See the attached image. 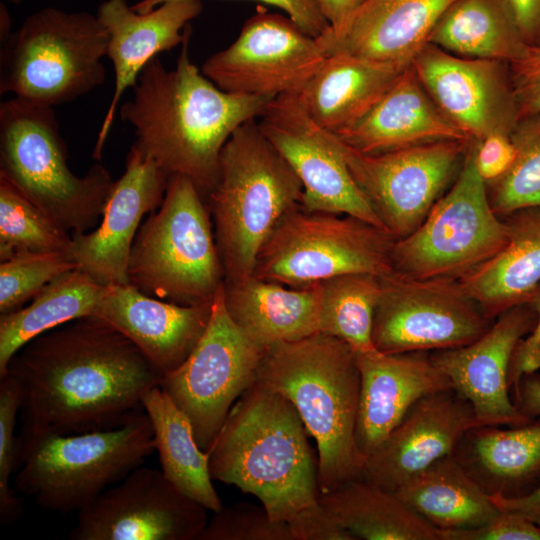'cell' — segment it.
I'll use <instances>...</instances> for the list:
<instances>
[{
    "mask_svg": "<svg viewBox=\"0 0 540 540\" xmlns=\"http://www.w3.org/2000/svg\"><path fill=\"white\" fill-rule=\"evenodd\" d=\"M67 158L53 107L16 97L1 102L0 178L67 232H88L102 217L114 180L101 163L76 176Z\"/></svg>",
    "mask_w": 540,
    "mask_h": 540,
    "instance_id": "cell-6",
    "label": "cell"
},
{
    "mask_svg": "<svg viewBox=\"0 0 540 540\" xmlns=\"http://www.w3.org/2000/svg\"><path fill=\"white\" fill-rule=\"evenodd\" d=\"M108 41L97 15L40 9L2 45L0 93L50 107L74 101L105 82Z\"/></svg>",
    "mask_w": 540,
    "mask_h": 540,
    "instance_id": "cell-9",
    "label": "cell"
},
{
    "mask_svg": "<svg viewBox=\"0 0 540 540\" xmlns=\"http://www.w3.org/2000/svg\"><path fill=\"white\" fill-rule=\"evenodd\" d=\"M207 509L162 470L137 467L78 511L72 540H198Z\"/></svg>",
    "mask_w": 540,
    "mask_h": 540,
    "instance_id": "cell-17",
    "label": "cell"
},
{
    "mask_svg": "<svg viewBox=\"0 0 540 540\" xmlns=\"http://www.w3.org/2000/svg\"><path fill=\"white\" fill-rule=\"evenodd\" d=\"M316 285L319 293L318 331L344 341L354 353L376 349L372 328L381 289L380 276L348 273Z\"/></svg>",
    "mask_w": 540,
    "mask_h": 540,
    "instance_id": "cell-35",
    "label": "cell"
},
{
    "mask_svg": "<svg viewBox=\"0 0 540 540\" xmlns=\"http://www.w3.org/2000/svg\"><path fill=\"white\" fill-rule=\"evenodd\" d=\"M259 118L263 135L302 182L304 210L351 215L386 231L351 175L335 135L309 116L298 95L272 99Z\"/></svg>",
    "mask_w": 540,
    "mask_h": 540,
    "instance_id": "cell-16",
    "label": "cell"
},
{
    "mask_svg": "<svg viewBox=\"0 0 540 540\" xmlns=\"http://www.w3.org/2000/svg\"><path fill=\"white\" fill-rule=\"evenodd\" d=\"M293 540H355V536L317 500L287 521Z\"/></svg>",
    "mask_w": 540,
    "mask_h": 540,
    "instance_id": "cell-44",
    "label": "cell"
},
{
    "mask_svg": "<svg viewBox=\"0 0 540 540\" xmlns=\"http://www.w3.org/2000/svg\"><path fill=\"white\" fill-rule=\"evenodd\" d=\"M535 322L531 307L521 304L498 316L472 343L431 354L452 388L469 402L482 427H519L533 421L511 401L508 389L514 351Z\"/></svg>",
    "mask_w": 540,
    "mask_h": 540,
    "instance_id": "cell-20",
    "label": "cell"
},
{
    "mask_svg": "<svg viewBox=\"0 0 540 540\" xmlns=\"http://www.w3.org/2000/svg\"><path fill=\"white\" fill-rule=\"evenodd\" d=\"M212 219L194 183L170 175L163 202L140 226L130 253L129 284L181 305L213 302L224 283Z\"/></svg>",
    "mask_w": 540,
    "mask_h": 540,
    "instance_id": "cell-7",
    "label": "cell"
},
{
    "mask_svg": "<svg viewBox=\"0 0 540 540\" xmlns=\"http://www.w3.org/2000/svg\"><path fill=\"white\" fill-rule=\"evenodd\" d=\"M503 219L504 247L459 279L490 320L527 303L540 284V206L517 210Z\"/></svg>",
    "mask_w": 540,
    "mask_h": 540,
    "instance_id": "cell-28",
    "label": "cell"
},
{
    "mask_svg": "<svg viewBox=\"0 0 540 540\" xmlns=\"http://www.w3.org/2000/svg\"><path fill=\"white\" fill-rule=\"evenodd\" d=\"M15 5H19L21 3L22 0H7Z\"/></svg>",
    "mask_w": 540,
    "mask_h": 540,
    "instance_id": "cell-53",
    "label": "cell"
},
{
    "mask_svg": "<svg viewBox=\"0 0 540 540\" xmlns=\"http://www.w3.org/2000/svg\"><path fill=\"white\" fill-rule=\"evenodd\" d=\"M223 288L225 307L233 322L263 347L319 332L316 284L298 289L249 275L224 282Z\"/></svg>",
    "mask_w": 540,
    "mask_h": 540,
    "instance_id": "cell-29",
    "label": "cell"
},
{
    "mask_svg": "<svg viewBox=\"0 0 540 540\" xmlns=\"http://www.w3.org/2000/svg\"><path fill=\"white\" fill-rule=\"evenodd\" d=\"M372 341L383 353L438 351L472 343L491 326L457 279L380 276Z\"/></svg>",
    "mask_w": 540,
    "mask_h": 540,
    "instance_id": "cell-13",
    "label": "cell"
},
{
    "mask_svg": "<svg viewBox=\"0 0 540 540\" xmlns=\"http://www.w3.org/2000/svg\"><path fill=\"white\" fill-rule=\"evenodd\" d=\"M507 242L504 219L491 207L470 140L454 183L422 223L392 247L393 268L415 278L461 279Z\"/></svg>",
    "mask_w": 540,
    "mask_h": 540,
    "instance_id": "cell-11",
    "label": "cell"
},
{
    "mask_svg": "<svg viewBox=\"0 0 540 540\" xmlns=\"http://www.w3.org/2000/svg\"><path fill=\"white\" fill-rule=\"evenodd\" d=\"M256 381L285 396L316 441L319 492L362 478L364 459L355 441L360 372L347 343L317 332L271 345Z\"/></svg>",
    "mask_w": 540,
    "mask_h": 540,
    "instance_id": "cell-4",
    "label": "cell"
},
{
    "mask_svg": "<svg viewBox=\"0 0 540 540\" xmlns=\"http://www.w3.org/2000/svg\"><path fill=\"white\" fill-rule=\"evenodd\" d=\"M480 466L502 481L524 480L540 470V419L512 429H474Z\"/></svg>",
    "mask_w": 540,
    "mask_h": 540,
    "instance_id": "cell-38",
    "label": "cell"
},
{
    "mask_svg": "<svg viewBox=\"0 0 540 540\" xmlns=\"http://www.w3.org/2000/svg\"><path fill=\"white\" fill-rule=\"evenodd\" d=\"M105 289L75 268L50 281L27 305L0 314V377L27 342L64 323L93 315Z\"/></svg>",
    "mask_w": 540,
    "mask_h": 540,
    "instance_id": "cell-34",
    "label": "cell"
},
{
    "mask_svg": "<svg viewBox=\"0 0 540 540\" xmlns=\"http://www.w3.org/2000/svg\"><path fill=\"white\" fill-rule=\"evenodd\" d=\"M427 43L458 56L506 63L526 44L509 0H455Z\"/></svg>",
    "mask_w": 540,
    "mask_h": 540,
    "instance_id": "cell-33",
    "label": "cell"
},
{
    "mask_svg": "<svg viewBox=\"0 0 540 540\" xmlns=\"http://www.w3.org/2000/svg\"><path fill=\"white\" fill-rule=\"evenodd\" d=\"M203 10L200 0H172L138 13L126 0H105L97 17L106 28L107 56L113 65L114 90L101 124L92 157L100 161L118 104L146 64L161 52L182 45L191 35L190 21Z\"/></svg>",
    "mask_w": 540,
    "mask_h": 540,
    "instance_id": "cell-22",
    "label": "cell"
},
{
    "mask_svg": "<svg viewBox=\"0 0 540 540\" xmlns=\"http://www.w3.org/2000/svg\"><path fill=\"white\" fill-rule=\"evenodd\" d=\"M394 493L439 530L475 528L500 512L490 494L450 455L432 463Z\"/></svg>",
    "mask_w": 540,
    "mask_h": 540,
    "instance_id": "cell-30",
    "label": "cell"
},
{
    "mask_svg": "<svg viewBox=\"0 0 540 540\" xmlns=\"http://www.w3.org/2000/svg\"><path fill=\"white\" fill-rule=\"evenodd\" d=\"M172 0H140L131 7L138 13H146ZM278 7L284 11L307 34L317 38L329 27L315 0H254Z\"/></svg>",
    "mask_w": 540,
    "mask_h": 540,
    "instance_id": "cell-46",
    "label": "cell"
},
{
    "mask_svg": "<svg viewBox=\"0 0 540 540\" xmlns=\"http://www.w3.org/2000/svg\"><path fill=\"white\" fill-rule=\"evenodd\" d=\"M479 427L471 405L453 388L426 395L366 457L362 478L395 492L435 461L451 455L463 435Z\"/></svg>",
    "mask_w": 540,
    "mask_h": 540,
    "instance_id": "cell-21",
    "label": "cell"
},
{
    "mask_svg": "<svg viewBox=\"0 0 540 540\" xmlns=\"http://www.w3.org/2000/svg\"><path fill=\"white\" fill-rule=\"evenodd\" d=\"M354 354L360 372L355 441L365 461L419 399L452 385L425 351Z\"/></svg>",
    "mask_w": 540,
    "mask_h": 540,
    "instance_id": "cell-23",
    "label": "cell"
},
{
    "mask_svg": "<svg viewBox=\"0 0 540 540\" xmlns=\"http://www.w3.org/2000/svg\"><path fill=\"white\" fill-rule=\"evenodd\" d=\"M318 501L356 539L441 540L440 530L394 492L363 478L319 492Z\"/></svg>",
    "mask_w": 540,
    "mask_h": 540,
    "instance_id": "cell-32",
    "label": "cell"
},
{
    "mask_svg": "<svg viewBox=\"0 0 540 540\" xmlns=\"http://www.w3.org/2000/svg\"><path fill=\"white\" fill-rule=\"evenodd\" d=\"M302 196V182L258 122L238 127L222 148L217 182L205 198L224 282L253 274L260 249Z\"/></svg>",
    "mask_w": 540,
    "mask_h": 540,
    "instance_id": "cell-5",
    "label": "cell"
},
{
    "mask_svg": "<svg viewBox=\"0 0 540 540\" xmlns=\"http://www.w3.org/2000/svg\"><path fill=\"white\" fill-rule=\"evenodd\" d=\"M68 253H23L0 263V314L16 311L57 276L75 269Z\"/></svg>",
    "mask_w": 540,
    "mask_h": 540,
    "instance_id": "cell-39",
    "label": "cell"
},
{
    "mask_svg": "<svg viewBox=\"0 0 540 540\" xmlns=\"http://www.w3.org/2000/svg\"><path fill=\"white\" fill-rule=\"evenodd\" d=\"M20 407L19 384L6 373L0 377V520L3 525L16 522L22 513V501L10 486L17 468L15 426Z\"/></svg>",
    "mask_w": 540,
    "mask_h": 540,
    "instance_id": "cell-40",
    "label": "cell"
},
{
    "mask_svg": "<svg viewBox=\"0 0 540 540\" xmlns=\"http://www.w3.org/2000/svg\"><path fill=\"white\" fill-rule=\"evenodd\" d=\"M441 540H540V526L514 513L500 511L471 529L440 530Z\"/></svg>",
    "mask_w": 540,
    "mask_h": 540,
    "instance_id": "cell-43",
    "label": "cell"
},
{
    "mask_svg": "<svg viewBox=\"0 0 540 540\" xmlns=\"http://www.w3.org/2000/svg\"><path fill=\"white\" fill-rule=\"evenodd\" d=\"M325 58L317 39L290 17L258 7L201 71L223 91L274 99L298 95Z\"/></svg>",
    "mask_w": 540,
    "mask_h": 540,
    "instance_id": "cell-15",
    "label": "cell"
},
{
    "mask_svg": "<svg viewBox=\"0 0 540 540\" xmlns=\"http://www.w3.org/2000/svg\"><path fill=\"white\" fill-rule=\"evenodd\" d=\"M6 373L20 388L17 445L121 425L143 410L142 395L164 377L129 338L93 315L33 338Z\"/></svg>",
    "mask_w": 540,
    "mask_h": 540,
    "instance_id": "cell-1",
    "label": "cell"
},
{
    "mask_svg": "<svg viewBox=\"0 0 540 540\" xmlns=\"http://www.w3.org/2000/svg\"><path fill=\"white\" fill-rule=\"evenodd\" d=\"M527 304L534 311L536 322L533 330L516 347L509 369V385L517 392L521 379L540 370V284Z\"/></svg>",
    "mask_w": 540,
    "mask_h": 540,
    "instance_id": "cell-47",
    "label": "cell"
},
{
    "mask_svg": "<svg viewBox=\"0 0 540 540\" xmlns=\"http://www.w3.org/2000/svg\"><path fill=\"white\" fill-rule=\"evenodd\" d=\"M330 27L325 31L330 35L338 34L351 15L366 0H315Z\"/></svg>",
    "mask_w": 540,
    "mask_h": 540,
    "instance_id": "cell-50",
    "label": "cell"
},
{
    "mask_svg": "<svg viewBox=\"0 0 540 540\" xmlns=\"http://www.w3.org/2000/svg\"><path fill=\"white\" fill-rule=\"evenodd\" d=\"M12 22L6 6L0 4V41L4 45L12 34Z\"/></svg>",
    "mask_w": 540,
    "mask_h": 540,
    "instance_id": "cell-52",
    "label": "cell"
},
{
    "mask_svg": "<svg viewBox=\"0 0 540 540\" xmlns=\"http://www.w3.org/2000/svg\"><path fill=\"white\" fill-rule=\"evenodd\" d=\"M411 66L441 112L471 140L511 135L518 124L508 63L462 57L426 43Z\"/></svg>",
    "mask_w": 540,
    "mask_h": 540,
    "instance_id": "cell-18",
    "label": "cell"
},
{
    "mask_svg": "<svg viewBox=\"0 0 540 540\" xmlns=\"http://www.w3.org/2000/svg\"><path fill=\"white\" fill-rule=\"evenodd\" d=\"M141 403L152 424L165 477L207 510L218 512L223 506L212 484L209 455L196 442L187 416L160 386L145 391Z\"/></svg>",
    "mask_w": 540,
    "mask_h": 540,
    "instance_id": "cell-31",
    "label": "cell"
},
{
    "mask_svg": "<svg viewBox=\"0 0 540 540\" xmlns=\"http://www.w3.org/2000/svg\"><path fill=\"white\" fill-rule=\"evenodd\" d=\"M223 285L214 297L207 328L197 345L159 385L187 416L196 442L206 452L232 406L256 381L267 348L252 341L233 322L225 307Z\"/></svg>",
    "mask_w": 540,
    "mask_h": 540,
    "instance_id": "cell-12",
    "label": "cell"
},
{
    "mask_svg": "<svg viewBox=\"0 0 540 540\" xmlns=\"http://www.w3.org/2000/svg\"><path fill=\"white\" fill-rule=\"evenodd\" d=\"M334 135L364 154L434 141L471 140L437 107L411 64L365 116Z\"/></svg>",
    "mask_w": 540,
    "mask_h": 540,
    "instance_id": "cell-26",
    "label": "cell"
},
{
    "mask_svg": "<svg viewBox=\"0 0 540 540\" xmlns=\"http://www.w3.org/2000/svg\"><path fill=\"white\" fill-rule=\"evenodd\" d=\"M508 67L519 120L540 114V43H526Z\"/></svg>",
    "mask_w": 540,
    "mask_h": 540,
    "instance_id": "cell-42",
    "label": "cell"
},
{
    "mask_svg": "<svg viewBox=\"0 0 540 540\" xmlns=\"http://www.w3.org/2000/svg\"><path fill=\"white\" fill-rule=\"evenodd\" d=\"M169 175L135 142L125 171L114 181L99 226L71 234L68 254L76 268L103 286L129 284L128 265L145 214L163 202Z\"/></svg>",
    "mask_w": 540,
    "mask_h": 540,
    "instance_id": "cell-19",
    "label": "cell"
},
{
    "mask_svg": "<svg viewBox=\"0 0 540 540\" xmlns=\"http://www.w3.org/2000/svg\"><path fill=\"white\" fill-rule=\"evenodd\" d=\"M490 498L500 511L520 515L540 526V485L523 496H506L496 491Z\"/></svg>",
    "mask_w": 540,
    "mask_h": 540,
    "instance_id": "cell-48",
    "label": "cell"
},
{
    "mask_svg": "<svg viewBox=\"0 0 540 540\" xmlns=\"http://www.w3.org/2000/svg\"><path fill=\"white\" fill-rule=\"evenodd\" d=\"M510 136L515 159L506 174L487 185L491 207L501 218L540 206V114L519 120Z\"/></svg>",
    "mask_w": 540,
    "mask_h": 540,
    "instance_id": "cell-37",
    "label": "cell"
},
{
    "mask_svg": "<svg viewBox=\"0 0 540 540\" xmlns=\"http://www.w3.org/2000/svg\"><path fill=\"white\" fill-rule=\"evenodd\" d=\"M526 43H540V0H509Z\"/></svg>",
    "mask_w": 540,
    "mask_h": 540,
    "instance_id": "cell-49",
    "label": "cell"
},
{
    "mask_svg": "<svg viewBox=\"0 0 540 540\" xmlns=\"http://www.w3.org/2000/svg\"><path fill=\"white\" fill-rule=\"evenodd\" d=\"M71 234L0 178V261L23 253H68Z\"/></svg>",
    "mask_w": 540,
    "mask_h": 540,
    "instance_id": "cell-36",
    "label": "cell"
},
{
    "mask_svg": "<svg viewBox=\"0 0 540 540\" xmlns=\"http://www.w3.org/2000/svg\"><path fill=\"white\" fill-rule=\"evenodd\" d=\"M198 540H293L289 525L273 520L265 507L239 502L222 507Z\"/></svg>",
    "mask_w": 540,
    "mask_h": 540,
    "instance_id": "cell-41",
    "label": "cell"
},
{
    "mask_svg": "<svg viewBox=\"0 0 540 540\" xmlns=\"http://www.w3.org/2000/svg\"><path fill=\"white\" fill-rule=\"evenodd\" d=\"M408 66L334 52L326 55L298 98L320 127L337 134L365 116Z\"/></svg>",
    "mask_w": 540,
    "mask_h": 540,
    "instance_id": "cell-27",
    "label": "cell"
},
{
    "mask_svg": "<svg viewBox=\"0 0 540 540\" xmlns=\"http://www.w3.org/2000/svg\"><path fill=\"white\" fill-rule=\"evenodd\" d=\"M155 450L144 409L113 428L38 437L17 445L16 489L43 509L78 512Z\"/></svg>",
    "mask_w": 540,
    "mask_h": 540,
    "instance_id": "cell-8",
    "label": "cell"
},
{
    "mask_svg": "<svg viewBox=\"0 0 540 540\" xmlns=\"http://www.w3.org/2000/svg\"><path fill=\"white\" fill-rule=\"evenodd\" d=\"M454 1L366 0L338 34L316 39L325 55L341 51L408 66Z\"/></svg>",
    "mask_w": 540,
    "mask_h": 540,
    "instance_id": "cell-25",
    "label": "cell"
},
{
    "mask_svg": "<svg viewBox=\"0 0 540 540\" xmlns=\"http://www.w3.org/2000/svg\"><path fill=\"white\" fill-rule=\"evenodd\" d=\"M335 137L355 182L395 240L422 223L459 171L470 142L434 141L364 154Z\"/></svg>",
    "mask_w": 540,
    "mask_h": 540,
    "instance_id": "cell-14",
    "label": "cell"
},
{
    "mask_svg": "<svg viewBox=\"0 0 540 540\" xmlns=\"http://www.w3.org/2000/svg\"><path fill=\"white\" fill-rule=\"evenodd\" d=\"M293 404L255 381L232 406L207 451L212 479L254 495L287 522L318 500L317 465Z\"/></svg>",
    "mask_w": 540,
    "mask_h": 540,
    "instance_id": "cell-3",
    "label": "cell"
},
{
    "mask_svg": "<svg viewBox=\"0 0 540 540\" xmlns=\"http://www.w3.org/2000/svg\"><path fill=\"white\" fill-rule=\"evenodd\" d=\"M394 241L387 231L357 217L300 206L273 229L252 275L298 289L348 273L382 276L394 269Z\"/></svg>",
    "mask_w": 540,
    "mask_h": 540,
    "instance_id": "cell-10",
    "label": "cell"
},
{
    "mask_svg": "<svg viewBox=\"0 0 540 540\" xmlns=\"http://www.w3.org/2000/svg\"><path fill=\"white\" fill-rule=\"evenodd\" d=\"M471 142L476 169L486 185L506 174L516 155L510 135L492 133Z\"/></svg>",
    "mask_w": 540,
    "mask_h": 540,
    "instance_id": "cell-45",
    "label": "cell"
},
{
    "mask_svg": "<svg viewBox=\"0 0 540 540\" xmlns=\"http://www.w3.org/2000/svg\"><path fill=\"white\" fill-rule=\"evenodd\" d=\"M515 404L520 411L533 420L540 417V378L534 374L526 375L521 379L519 388L515 393Z\"/></svg>",
    "mask_w": 540,
    "mask_h": 540,
    "instance_id": "cell-51",
    "label": "cell"
},
{
    "mask_svg": "<svg viewBox=\"0 0 540 540\" xmlns=\"http://www.w3.org/2000/svg\"><path fill=\"white\" fill-rule=\"evenodd\" d=\"M190 36L173 69L158 57L146 64L119 113L133 126L135 143L169 176L191 180L205 200L217 182L225 143L242 124L260 117L272 99L217 87L192 63Z\"/></svg>",
    "mask_w": 540,
    "mask_h": 540,
    "instance_id": "cell-2",
    "label": "cell"
},
{
    "mask_svg": "<svg viewBox=\"0 0 540 540\" xmlns=\"http://www.w3.org/2000/svg\"><path fill=\"white\" fill-rule=\"evenodd\" d=\"M212 303L181 305L148 296L130 284L109 285L93 316L129 338L165 375L178 368L197 345L207 328Z\"/></svg>",
    "mask_w": 540,
    "mask_h": 540,
    "instance_id": "cell-24",
    "label": "cell"
}]
</instances>
